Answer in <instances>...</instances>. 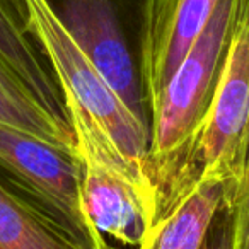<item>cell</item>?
<instances>
[{"label": "cell", "mask_w": 249, "mask_h": 249, "mask_svg": "<svg viewBox=\"0 0 249 249\" xmlns=\"http://www.w3.org/2000/svg\"><path fill=\"white\" fill-rule=\"evenodd\" d=\"M242 0H220L201 35L179 63L154 107L147 178L159 222L183 198V183L196 137L217 94Z\"/></svg>", "instance_id": "1"}, {"label": "cell", "mask_w": 249, "mask_h": 249, "mask_svg": "<svg viewBox=\"0 0 249 249\" xmlns=\"http://www.w3.org/2000/svg\"><path fill=\"white\" fill-rule=\"evenodd\" d=\"M157 0H41L142 128L152 135V31Z\"/></svg>", "instance_id": "2"}, {"label": "cell", "mask_w": 249, "mask_h": 249, "mask_svg": "<svg viewBox=\"0 0 249 249\" xmlns=\"http://www.w3.org/2000/svg\"><path fill=\"white\" fill-rule=\"evenodd\" d=\"M0 184L80 248L111 249L84 212L77 150L0 123Z\"/></svg>", "instance_id": "3"}, {"label": "cell", "mask_w": 249, "mask_h": 249, "mask_svg": "<svg viewBox=\"0 0 249 249\" xmlns=\"http://www.w3.org/2000/svg\"><path fill=\"white\" fill-rule=\"evenodd\" d=\"M75 135V150L82 160L84 212L99 234L139 248L156 217V200L147 174L133 166L107 135L65 99Z\"/></svg>", "instance_id": "4"}, {"label": "cell", "mask_w": 249, "mask_h": 249, "mask_svg": "<svg viewBox=\"0 0 249 249\" xmlns=\"http://www.w3.org/2000/svg\"><path fill=\"white\" fill-rule=\"evenodd\" d=\"M24 4L31 33L48 55L62 84L65 99L75 103L79 109L106 133L116 149L147 174L149 133L86 53L55 21L41 0H24Z\"/></svg>", "instance_id": "5"}, {"label": "cell", "mask_w": 249, "mask_h": 249, "mask_svg": "<svg viewBox=\"0 0 249 249\" xmlns=\"http://www.w3.org/2000/svg\"><path fill=\"white\" fill-rule=\"evenodd\" d=\"M249 135V0H242L217 94L196 137L183 196L203 179L239 176Z\"/></svg>", "instance_id": "6"}, {"label": "cell", "mask_w": 249, "mask_h": 249, "mask_svg": "<svg viewBox=\"0 0 249 249\" xmlns=\"http://www.w3.org/2000/svg\"><path fill=\"white\" fill-rule=\"evenodd\" d=\"M0 56L24 80L50 116L73 132L62 84L46 52L31 33L24 0H0Z\"/></svg>", "instance_id": "7"}, {"label": "cell", "mask_w": 249, "mask_h": 249, "mask_svg": "<svg viewBox=\"0 0 249 249\" xmlns=\"http://www.w3.org/2000/svg\"><path fill=\"white\" fill-rule=\"evenodd\" d=\"M220 0H157L152 31L154 107Z\"/></svg>", "instance_id": "8"}, {"label": "cell", "mask_w": 249, "mask_h": 249, "mask_svg": "<svg viewBox=\"0 0 249 249\" xmlns=\"http://www.w3.org/2000/svg\"><path fill=\"white\" fill-rule=\"evenodd\" d=\"M232 179H203L150 227L139 249H201Z\"/></svg>", "instance_id": "9"}, {"label": "cell", "mask_w": 249, "mask_h": 249, "mask_svg": "<svg viewBox=\"0 0 249 249\" xmlns=\"http://www.w3.org/2000/svg\"><path fill=\"white\" fill-rule=\"evenodd\" d=\"M0 123L75 150V135L56 123L24 80L0 56Z\"/></svg>", "instance_id": "10"}, {"label": "cell", "mask_w": 249, "mask_h": 249, "mask_svg": "<svg viewBox=\"0 0 249 249\" xmlns=\"http://www.w3.org/2000/svg\"><path fill=\"white\" fill-rule=\"evenodd\" d=\"M0 249H84L0 184Z\"/></svg>", "instance_id": "11"}, {"label": "cell", "mask_w": 249, "mask_h": 249, "mask_svg": "<svg viewBox=\"0 0 249 249\" xmlns=\"http://www.w3.org/2000/svg\"><path fill=\"white\" fill-rule=\"evenodd\" d=\"M234 205V246L232 249H249V135L244 159L232 190Z\"/></svg>", "instance_id": "12"}, {"label": "cell", "mask_w": 249, "mask_h": 249, "mask_svg": "<svg viewBox=\"0 0 249 249\" xmlns=\"http://www.w3.org/2000/svg\"><path fill=\"white\" fill-rule=\"evenodd\" d=\"M237 179V178H235ZM235 179L231 183L222 205L210 222L201 249H232L234 246V205H232V190Z\"/></svg>", "instance_id": "13"}]
</instances>
